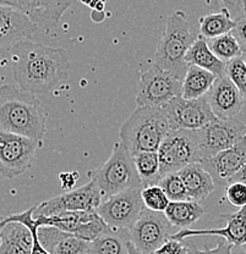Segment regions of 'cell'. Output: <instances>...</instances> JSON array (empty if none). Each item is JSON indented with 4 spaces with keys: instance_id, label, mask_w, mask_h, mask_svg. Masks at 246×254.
<instances>
[{
    "instance_id": "1",
    "label": "cell",
    "mask_w": 246,
    "mask_h": 254,
    "mask_svg": "<svg viewBox=\"0 0 246 254\" xmlns=\"http://www.w3.org/2000/svg\"><path fill=\"white\" fill-rule=\"evenodd\" d=\"M12 76L21 89L46 94L69 76V57L64 48H53L22 39L10 48Z\"/></svg>"
},
{
    "instance_id": "2",
    "label": "cell",
    "mask_w": 246,
    "mask_h": 254,
    "mask_svg": "<svg viewBox=\"0 0 246 254\" xmlns=\"http://www.w3.org/2000/svg\"><path fill=\"white\" fill-rule=\"evenodd\" d=\"M0 129L43 145L46 114L36 95L18 86L0 87Z\"/></svg>"
},
{
    "instance_id": "3",
    "label": "cell",
    "mask_w": 246,
    "mask_h": 254,
    "mask_svg": "<svg viewBox=\"0 0 246 254\" xmlns=\"http://www.w3.org/2000/svg\"><path fill=\"white\" fill-rule=\"evenodd\" d=\"M170 131L162 108L137 107L119 129L120 142L132 155L140 152H157Z\"/></svg>"
},
{
    "instance_id": "4",
    "label": "cell",
    "mask_w": 246,
    "mask_h": 254,
    "mask_svg": "<svg viewBox=\"0 0 246 254\" xmlns=\"http://www.w3.org/2000/svg\"><path fill=\"white\" fill-rule=\"evenodd\" d=\"M187 16L176 10L166 18L165 31L158 43L152 65L163 68L182 79L186 72V54L195 41Z\"/></svg>"
},
{
    "instance_id": "5",
    "label": "cell",
    "mask_w": 246,
    "mask_h": 254,
    "mask_svg": "<svg viewBox=\"0 0 246 254\" xmlns=\"http://www.w3.org/2000/svg\"><path fill=\"white\" fill-rule=\"evenodd\" d=\"M91 180L96 182L103 200L130 189H142L135 168L132 154L121 144L114 143L112 154L98 169L91 171Z\"/></svg>"
},
{
    "instance_id": "6",
    "label": "cell",
    "mask_w": 246,
    "mask_h": 254,
    "mask_svg": "<svg viewBox=\"0 0 246 254\" xmlns=\"http://www.w3.org/2000/svg\"><path fill=\"white\" fill-rule=\"evenodd\" d=\"M161 164V176L178 173L192 163H200L195 131L170 129L157 150Z\"/></svg>"
},
{
    "instance_id": "7",
    "label": "cell",
    "mask_w": 246,
    "mask_h": 254,
    "mask_svg": "<svg viewBox=\"0 0 246 254\" xmlns=\"http://www.w3.org/2000/svg\"><path fill=\"white\" fill-rule=\"evenodd\" d=\"M197 138L200 163L223 150L229 149L245 138L246 124L237 119H218L195 131Z\"/></svg>"
},
{
    "instance_id": "8",
    "label": "cell",
    "mask_w": 246,
    "mask_h": 254,
    "mask_svg": "<svg viewBox=\"0 0 246 254\" xmlns=\"http://www.w3.org/2000/svg\"><path fill=\"white\" fill-rule=\"evenodd\" d=\"M182 79L173 73L151 65L140 75L139 91L136 95L137 107L162 108L171 99L181 95Z\"/></svg>"
},
{
    "instance_id": "9",
    "label": "cell",
    "mask_w": 246,
    "mask_h": 254,
    "mask_svg": "<svg viewBox=\"0 0 246 254\" xmlns=\"http://www.w3.org/2000/svg\"><path fill=\"white\" fill-rule=\"evenodd\" d=\"M38 148L41 145L27 137L0 129V176L11 180L26 173Z\"/></svg>"
},
{
    "instance_id": "10",
    "label": "cell",
    "mask_w": 246,
    "mask_h": 254,
    "mask_svg": "<svg viewBox=\"0 0 246 254\" xmlns=\"http://www.w3.org/2000/svg\"><path fill=\"white\" fill-rule=\"evenodd\" d=\"M144 208L141 189H130L103 200L97 213L112 230L130 231Z\"/></svg>"
},
{
    "instance_id": "11",
    "label": "cell",
    "mask_w": 246,
    "mask_h": 254,
    "mask_svg": "<svg viewBox=\"0 0 246 254\" xmlns=\"http://www.w3.org/2000/svg\"><path fill=\"white\" fill-rule=\"evenodd\" d=\"M170 129L197 131L216 120V115L208 103L207 95L198 99L176 97L163 105Z\"/></svg>"
},
{
    "instance_id": "12",
    "label": "cell",
    "mask_w": 246,
    "mask_h": 254,
    "mask_svg": "<svg viewBox=\"0 0 246 254\" xmlns=\"http://www.w3.org/2000/svg\"><path fill=\"white\" fill-rule=\"evenodd\" d=\"M102 202L98 186L93 180H89L80 189L71 190L37 204L33 215L50 216L62 211H97Z\"/></svg>"
},
{
    "instance_id": "13",
    "label": "cell",
    "mask_w": 246,
    "mask_h": 254,
    "mask_svg": "<svg viewBox=\"0 0 246 254\" xmlns=\"http://www.w3.org/2000/svg\"><path fill=\"white\" fill-rule=\"evenodd\" d=\"M39 226H54L92 242L108 229L97 211H62L50 216H34Z\"/></svg>"
},
{
    "instance_id": "14",
    "label": "cell",
    "mask_w": 246,
    "mask_h": 254,
    "mask_svg": "<svg viewBox=\"0 0 246 254\" xmlns=\"http://www.w3.org/2000/svg\"><path fill=\"white\" fill-rule=\"evenodd\" d=\"M170 222L164 213L144 208L130 230V240L141 254H153L168 240Z\"/></svg>"
},
{
    "instance_id": "15",
    "label": "cell",
    "mask_w": 246,
    "mask_h": 254,
    "mask_svg": "<svg viewBox=\"0 0 246 254\" xmlns=\"http://www.w3.org/2000/svg\"><path fill=\"white\" fill-rule=\"evenodd\" d=\"M221 220L224 221L223 227L218 229H182L170 238L184 241L185 238L197 236H218L224 238L234 247L246 248V205L235 213L222 214Z\"/></svg>"
},
{
    "instance_id": "16",
    "label": "cell",
    "mask_w": 246,
    "mask_h": 254,
    "mask_svg": "<svg viewBox=\"0 0 246 254\" xmlns=\"http://www.w3.org/2000/svg\"><path fill=\"white\" fill-rule=\"evenodd\" d=\"M208 103L216 118L235 119L244 108V98L227 76L218 77L207 94Z\"/></svg>"
},
{
    "instance_id": "17",
    "label": "cell",
    "mask_w": 246,
    "mask_h": 254,
    "mask_svg": "<svg viewBox=\"0 0 246 254\" xmlns=\"http://www.w3.org/2000/svg\"><path fill=\"white\" fill-rule=\"evenodd\" d=\"M203 168L211 174L214 182L229 184L246 164V139L243 138L229 149L218 153L214 157L201 161Z\"/></svg>"
},
{
    "instance_id": "18",
    "label": "cell",
    "mask_w": 246,
    "mask_h": 254,
    "mask_svg": "<svg viewBox=\"0 0 246 254\" xmlns=\"http://www.w3.org/2000/svg\"><path fill=\"white\" fill-rule=\"evenodd\" d=\"M38 28L25 14L0 5V50L10 49L22 39H30Z\"/></svg>"
},
{
    "instance_id": "19",
    "label": "cell",
    "mask_w": 246,
    "mask_h": 254,
    "mask_svg": "<svg viewBox=\"0 0 246 254\" xmlns=\"http://www.w3.org/2000/svg\"><path fill=\"white\" fill-rule=\"evenodd\" d=\"M38 238L41 245L50 254H89L91 252V242L54 226L39 227Z\"/></svg>"
},
{
    "instance_id": "20",
    "label": "cell",
    "mask_w": 246,
    "mask_h": 254,
    "mask_svg": "<svg viewBox=\"0 0 246 254\" xmlns=\"http://www.w3.org/2000/svg\"><path fill=\"white\" fill-rule=\"evenodd\" d=\"M75 0H30L27 16L38 30H54L66 10Z\"/></svg>"
},
{
    "instance_id": "21",
    "label": "cell",
    "mask_w": 246,
    "mask_h": 254,
    "mask_svg": "<svg viewBox=\"0 0 246 254\" xmlns=\"http://www.w3.org/2000/svg\"><path fill=\"white\" fill-rule=\"evenodd\" d=\"M178 173L186 187L190 200L200 202L214 190L216 182L201 163L190 164Z\"/></svg>"
},
{
    "instance_id": "22",
    "label": "cell",
    "mask_w": 246,
    "mask_h": 254,
    "mask_svg": "<svg viewBox=\"0 0 246 254\" xmlns=\"http://www.w3.org/2000/svg\"><path fill=\"white\" fill-rule=\"evenodd\" d=\"M33 236L20 222H9L0 231V254H31Z\"/></svg>"
},
{
    "instance_id": "23",
    "label": "cell",
    "mask_w": 246,
    "mask_h": 254,
    "mask_svg": "<svg viewBox=\"0 0 246 254\" xmlns=\"http://www.w3.org/2000/svg\"><path fill=\"white\" fill-rule=\"evenodd\" d=\"M186 63L187 65H195L201 68H205L216 75L217 77L226 76L227 63L222 62L214 55V53L208 46L207 39L201 34H198L192 46L190 47L186 54Z\"/></svg>"
},
{
    "instance_id": "24",
    "label": "cell",
    "mask_w": 246,
    "mask_h": 254,
    "mask_svg": "<svg viewBox=\"0 0 246 254\" xmlns=\"http://www.w3.org/2000/svg\"><path fill=\"white\" fill-rule=\"evenodd\" d=\"M218 78L210 71L198 66L189 65L181 83V97L185 99H198L208 94Z\"/></svg>"
},
{
    "instance_id": "25",
    "label": "cell",
    "mask_w": 246,
    "mask_h": 254,
    "mask_svg": "<svg viewBox=\"0 0 246 254\" xmlns=\"http://www.w3.org/2000/svg\"><path fill=\"white\" fill-rule=\"evenodd\" d=\"M129 241L130 231L108 227L96 240L92 241L89 254H129Z\"/></svg>"
},
{
    "instance_id": "26",
    "label": "cell",
    "mask_w": 246,
    "mask_h": 254,
    "mask_svg": "<svg viewBox=\"0 0 246 254\" xmlns=\"http://www.w3.org/2000/svg\"><path fill=\"white\" fill-rule=\"evenodd\" d=\"M202 205L195 200L170 202L164 210V215L173 226L190 229V225L196 222L203 215Z\"/></svg>"
},
{
    "instance_id": "27",
    "label": "cell",
    "mask_w": 246,
    "mask_h": 254,
    "mask_svg": "<svg viewBox=\"0 0 246 254\" xmlns=\"http://www.w3.org/2000/svg\"><path fill=\"white\" fill-rule=\"evenodd\" d=\"M198 25L201 36L206 39H212L234 30L235 20L228 7H222L219 11L202 16L198 20Z\"/></svg>"
},
{
    "instance_id": "28",
    "label": "cell",
    "mask_w": 246,
    "mask_h": 254,
    "mask_svg": "<svg viewBox=\"0 0 246 254\" xmlns=\"http://www.w3.org/2000/svg\"><path fill=\"white\" fill-rule=\"evenodd\" d=\"M132 159L142 189L160 184L162 176H161V164L157 152H140L132 155Z\"/></svg>"
},
{
    "instance_id": "29",
    "label": "cell",
    "mask_w": 246,
    "mask_h": 254,
    "mask_svg": "<svg viewBox=\"0 0 246 254\" xmlns=\"http://www.w3.org/2000/svg\"><path fill=\"white\" fill-rule=\"evenodd\" d=\"M208 46L214 53V55L224 63L232 62L233 59L242 57L244 53L233 32L210 39Z\"/></svg>"
},
{
    "instance_id": "30",
    "label": "cell",
    "mask_w": 246,
    "mask_h": 254,
    "mask_svg": "<svg viewBox=\"0 0 246 254\" xmlns=\"http://www.w3.org/2000/svg\"><path fill=\"white\" fill-rule=\"evenodd\" d=\"M158 186H161V189L164 190L170 202L190 200L186 187H185L179 173H169L164 175L161 177Z\"/></svg>"
},
{
    "instance_id": "31",
    "label": "cell",
    "mask_w": 246,
    "mask_h": 254,
    "mask_svg": "<svg viewBox=\"0 0 246 254\" xmlns=\"http://www.w3.org/2000/svg\"><path fill=\"white\" fill-rule=\"evenodd\" d=\"M141 199L145 208L152 211H158V213H164L166 206L170 203V199L166 197L164 190L158 185L141 189Z\"/></svg>"
},
{
    "instance_id": "32",
    "label": "cell",
    "mask_w": 246,
    "mask_h": 254,
    "mask_svg": "<svg viewBox=\"0 0 246 254\" xmlns=\"http://www.w3.org/2000/svg\"><path fill=\"white\" fill-rule=\"evenodd\" d=\"M226 76L234 83L242 97L246 100V64L242 57L227 63Z\"/></svg>"
},
{
    "instance_id": "33",
    "label": "cell",
    "mask_w": 246,
    "mask_h": 254,
    "mask_svg": "<svg viewBox=\"0 0 246 254\" xmlns=\"http://www.w3.org/2000/svg\"><path fill=\"white\" fill-rule=\"evenodd\" d=\"M226 199L237 208L246 205V185L243 182H230L227 185Z\"/></svg>"
},
{
    "instance_id": "34",
    "label": "cell",
    "mask_w": 246,
    "mask_h": 254,
    "mask_svg": "<svg viewBox=\"0 0 246 254\" xmlns=\"http://www.w3.org/2000/svg\"><path fill=\"white\" fill-rule=\"evenodd\" d=\"M153 254H190V247L184 241L169 237Z\"/></svg>"
},
{
    "instance_id": "35",
    "label": "cell",
    "mask_w": 246,
    "mask_h": 254,
    "mask_svg": "<svg viewBox=\"0 0 246 254\" xmlns=\"http://www.w3.org/2000/svg\"><path fill=\"white\" fill-rule=\"evenodd\" d=\"M235 20V27L233 30V34L235 38L239 42L240 47H242L243 52H246V10L245 11L240 12Z\"/></svg>"
},
{
    "instance_id": "36",
    "label": "cell",
    "mask_w": 246,
    "mask_h": 254,
    "mask_svg": "<svg viewBox=\"0 0 246 254\" xmlns=\"http://www.w3.org/2000/svg\"><path fill=\"white\" fill-rule=\"evenodd\" d=\"M233 245L227 242L226 240L221 241L214 248H206V250H194L190 248V254H232Z\"/></svg>"
},
{
    "instance_id": "37",
    "label": "cell",
    "mask_w": 246,
    "mask_h": 254,
    "mask_svg": "<svg viewBox=\"0 0 246 254\" xmlns=\"http://www.w3.org/2000/svg\"><path fill=\"white\" fill-rule=\"evenodd\" d=\"M60 182H62V187L65 190H71L75 186V184L79 180V174L76 171L74 173H62L59 175Z\"/></svg>"
},
{
    "instance_id": "38",
    "label": "cell",
    "mask_w": 246,
    "mask_h": 254,
    "mask_svg": "<svg viewBox=\"0 0 246 254\" xmlns=\"http://www.w3.org/2000/svg\"><path fill=\"white\" fill-rule=\"evenodd\" d=\"M28 4H30V0H0V5L11 6L25 15L27 14Z\"/></svg>"
},
{
    "instance_id": "39",
    "label": "cell",
    "mask_w": 246,
    "mask_h": 254,
    "mask_svg": "<svg viewBox=\"0 0 246 254\" xmlns=\"http://www.w3.org/2000/svg\"><path fill=\"white\" fill-rule=\"evenodd\" d=\"M82 4L87 5V6H89L91 9H94V10H98V11H103V6L104 5L102 4V0H80Z\"/></svg>"
},
{
    "instance_id": "40",
    "label": "cell",
    "mask_w": 246,
    "mask_h": 254,
    "mask_svg": "<svg viewBox=\"0 0 246 254\" xmlns=\"http://www.w3.org/2000/svg\"><path fill=\"white\" fill-rule=\"evenodd\" d=\"M230 182H243V184L246 185V164L244 166H243L242 170L239 171L237 175H235L234 177L232 179V181ZM229 182V184H230Z\"/></svg>"
},
{
    "instance_id": "41",
    "label": "cell",
    "mask_w": 246,
    "mask_h": 254,
    "mask_svg": "<svg viewBox=\"0 0 246 254\" xmlns=\"http://www.w3.org/2000/svg\"><path fill=\"white\" fill-rule=\"evenodd\" d=\"M128 252H129V254H141L140 253V251L135 247L134 243L131 242V240L129 241V243H128Z\"/></svg>"
},
{
    "instance_id": "42",
    "label": "cell",
    "mask_w": 246,
    "mask_h": 254,
    "mask_svg": "<svg viewBox=\"0 0 246 254\" xmlns=\"http://www.w3.org/2000/svg\"><path fill=\"white\" fill-rule=\"evenodd\" d=\"M232 254H246V248L245 247H234V246H233Z\"/></svg>"
},
{
    "instance_id": "43",
    "label": "cell",
    "mask_w": 246,
    "mask_h": 254,
    "mask_svg": "<svg viewBox=\"0 0 246 254\" xmlns=\"http://www.w3.org/2000/svg\"><path fill=\"white\" fill-rule=\"evenodd\" d=\"M242 58H243V59H244V62H245V64H246V52H244V53H243Z\"/></svg>"
},
{
    "instance_id": "44",
    "label": "cell",
    "mask_w": 246,
    "mask_h": 254,
    "mask_svg": "<svg viewBox=\"0 0 246 254\" xmlns=\"http://www.w3.org/2000/svg\"><path fill=\"white\" fill-rule=\"evenodd\" d=\"M207 2H210V0H207Z\"/></svg>"
},
{
    "instance_id": "45",
    "label": "cell",
    "mask_w": 246,
    "mask_h": 254,
    "mask_svg": "<svg viewBox=\"0 0 246 254\" xmlns=\"http://www.w3.org/2000/svg\"><path fill=\"white\" fill-rule=\"evenodd\" d=\"M245 139H246V133H245Z\"/></svg>"
}]
</instances>
